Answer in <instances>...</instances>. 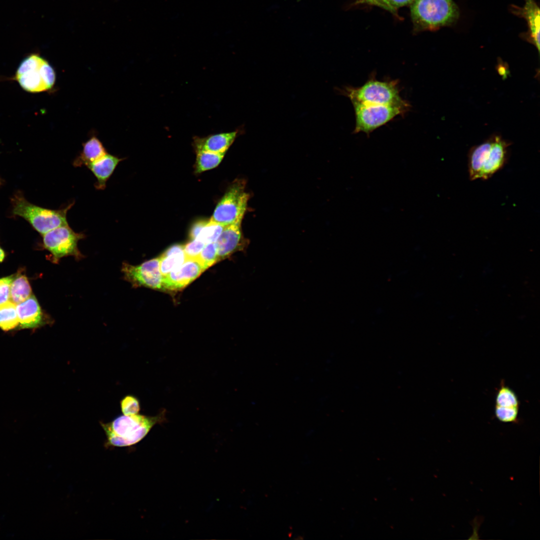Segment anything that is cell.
<instances>
[{
  "label": "cell",
  "mask_w": 540,
  "mask_h": 540,
  "mask_svg": "<svg viewBox=\"0 0 540 540\" xmlns=\"http://www.w3.org/2000/svg\"><path fill=\"white\" fill-rule=\"evenodd\" d=\"M496 404L501 406L519 407L520 402L512 389L502 382L496 394Z\"/></svg>",
  "instance_id": "23"
},
{
  "label": "cell",
  "mask_w": 540,
  "mask_h": 540,
  "mask_svg": "<svg viewBox=\"0 0 540 540\" xmlns=\"http://www.w3.org/2000/svg\"><path fill=\"white\" fill-rule=\"evenodd\" d=\"M362 4L372 5V0H356V4Z\"/></svg>",
  "instance_id": "33"
},
{
  "label": "cell",
  "mask_w": 540,
  "mask_h": 540,
  "mask_svg": "<svg viewBox=\"0 0 540 540\" xmlns=\"http://www.w3.org/2000/svg\"><path fill=\"white\" fill-rule=\"evenodd\" d=\"M120 408L123 414L132 415L138 413L140 406L138 400L132 396H124L120 402Z\"/></svg>",
  "instance_id": "26"
},
{
  "label": "cell",
  "mask_w": 540,
  "mask_h": 540,
  "mask_svg": "<svg viewBox=\"0 0 540 540\" xmlns=\"http://www.w3.org/2000/svg\"><path fill=\"white\" fill-rule=\"evenodd\" d=\"M123 160L107 153L86 166L96 178L95 184L96 189L102 190L105 188L108 180L120 162Z\"/></svg>",
  "instance_id": "16"
},
{
  "label": "cell",
  "mask_w": 540,
  "mask_h": 540,
  "mask_svg": "<svg viewBox=\"0 0 540 540\" xmlns=\"http://www.w3.org/2000/svg\"><path fill=\"white\" fill-rule=\"evenodd\" d=\"M372 5L376 6L386 10L398 16L397 10L390 5L388 0H371Z\"/></svg>",
  "instance_id": "30"
},
{
  "label": "cell",
  "mask_w": 540,
  "mask_h": 540,
  "mask_svg": "<svg viewBox=\"0 0 540 540\" xmlns=\"http://www.w3.org/2000/svg\"><path fill=\"white\" fill-rule=\"evenodd\" d=\"M14 275L0 278V304L8 300L10 298V288Z\"/></svg>",
  "instance_id": "28"
},
{
  "label": "cell",
  "mask_w": 540,
  "mask_h": 540,
  "mask_svg": "<svg viewBox=\"0 0 540 540\" xmlns=\"http://www.w3.org/2000/svg\"><path fill=\"white\" fill-rule=\"evenodd\" d=\"M241 223L226 226L216 242L218 260L244 248L245 240L242 236Z\"/></svg>",
  "instance_id": "14"
},
{
  "label": "cell",
  "mask_w": 540,
  "mask_h": 540,
  "mask_svg": "<svg viewBox=\"0 0 540 540\" xmlns=\"http://www.w3.org/2000/svg\"><path fill=\"white\" fill-rule=\"evenodd\" d=\"M82 146V150L80 156L73 162L76 167L82 166H87L107 154L101 142L96 136L91 138L83 144Z\"/></svg>",
  "instance_id": "17"
},
{
  "label": "cell",
  "mask_w": 540,
  "mask_h": 540,
  "mask_svg": "<svg viewBox=\"0 0 540 540\" xmlns=\"http://www.w3.org/2000/svg\"><path fill=\"white\" fill-rule=\"evenodd\" d=\"M0 184H1V183H0Z\"/></svg>",
  "instance_id": "35"
},
{
  "label": "cell",
  "mask_w": 540,
  "mask_h": 540,
  "mask_svg": "<svg viewBox=\"0 0 540 540\" xmlns=\"http://www.w3.org/2000/svg\"><path fill=\"white\" fill-rule=\"evenodd\" d=\"M6 254L4 251L0 247V262H2L4 260Z\"/></svg>",
  "instance_id": "34"
},
{
  "label": "cell",
  "mask_w": 540,
  "mask_h": 540,
  "mask_svg": "<svg viewBox=\"0 0 540 540\" xmlns=\"http://www.w3.org/2000/svg\"><path fill=\"white\" fill-rule=\"evenodd\" d=\"M18 324L16 304L12 301L0 304V328L8 331L16 328Z\"/></svg>",
  "instance_id": "20"
},
{
  "label": "cell",
  "mask_w": 540,
  "mask_h": 540,
  "mask_svg": "<svg viewBox=\"0 0 540 540\" xmlns=\"http://www.w3.org/2000/svg\"><path fill=\"white\" fill-rule=\"evenodd\" d=\"M12 213L23 218L42 235L58 227L68 225L67 213L74 205L72 203L61 209H48L30 203L20 194L12 198Z\"/></svg>",
  "instance_id": "5"
},
{
  "label": "cell",
  "mask_w": 540,
  "mask_h": 540,
  "mask_svg": "<svg viewBox=\"0 0 540 540\" xmlns=\"http://www.w3.org/2000/svg\"><path fill=\"white\" fill-rule=\"evenodd\" d=\"M16 79L25 90L39 92L53 86L56 74L46 60L34 54L28 56L20 63Z\"/></svg>",
  "instance_id": "6"
},
{
  "label": "cell",
  "mask_w": 540,
  "mask_h": 540,
  "mask_svg": "<svg viewBox=\"0 0 540 540\" xmlns=\"http://www.w3.org/2000/svg\"><path fill=\"white\" fill-rule=\"evenodd\" d=\"M510 144L498 135L492 136L472 148L468 156L471 180H486L502 168L508 160Z\"/></svg>",
  "instance_id": "2"
},
{
  "label": "cell",
  "mask_w": 540,
  "mask_h": 540,
  "mask_svg": "<svg viewBox=\"0 0 540 540\" xmlns=\"http://www.w3.org/2000/svg\"><path fill=\"white\" fill-rule=\"evenodd\" d=\"M16 312L21 328H36L46 323L47 319L34 296L18 304Z\"/></svg>",
  "instance_id": "13"
},
{
  "label": "cell",
  "mask_w": 540,
  "mask_h": 540,
  "mask_svg": "<svg viewBox=\"0 0 540 540\" xmlns=\"http://www.w3.org/2000/svg\"><path fill=\"white\" fill-rule=\"evenodd\" d=\"M522 7L511 6V11L515 15L524 18L528 26V31L524 34V40L533 44L540 52V8L535 0H524Z\"/></svg>",
  "instance_id": "12"
},
{
  "label": "cell",
  "mask_w": 540,
  "mask_h": 540,
  "mask_svg": "<svg viewBox=\"0 0 540 540\" xmlns=\"http://www.w3.org/2000/svg\"><path fill=\"white\" fill-rule=\"evenodd\" d=\"M225 226L210 220L196 238L202 240L205 244L216 242Z\"/></svg>",
  "instance_id": "22"
},
{
  "label": "cell",
  "mask_w": 540,
  "mask_h": 540,
  "mask_svg": "<svg viewBox=\"0 0 540 540\" xmlns=\"http://www.w3.org/2000/svg\"><path fill=\"white\" fill-rule=\"evenodd\" d=\"M519 407H506L496 405V416L503 422H516L518 420Z\"/></svg>",
  "instance_id": "25"
},
{
  "label": "cell",
  "mask_w": 540,
  "mask_h": 540,
  "mask_svg": "<svg viewBox=\"0 0 540 540\" xmlns=\"http://www.w3.org/2000/svg\"><path fill=\"white\" fill-rule=\"evenodd\" d=\"M202 240L196 238L184 246V250L187 259L196 258L205 246Z\"/></svg>",
  "instance_id": "27"
},
{
  "label": "cell",
  "mask_w": 540,
  "mask_h": 540,
  "mask_svg": "<svg viewBox=\"0 0 540 540\" xmlns=\"http://www.w3.org/2000/svg\"><path fill=\"white\" fill-rule=\"evenodd\" d=\"M162 275L166 276L182 265L186 260L184 246L174 244L168 248L159 257Z\"/></svg>",
  "instance_id": "18"
},
{
  "label": "cell",
  "mask_w": 540,
  "mask_h": 540,
  "mask_svg": "<svg viewBox=\"0 0 540 540\" xmlns=\"http://www.w3.org/2000/svg\"><path fill=\"white\" fill-rule=\"evenodd\" d=\"M32 296V288L26 276L19 274L14 277L10 286V298L14 304H18Z\"/></svg>",
  "instance_id": "19"
},
{
  "label": "cell",
  "mask_w": 540,
  "mask_h": 540,
  "mask_svg": "<svg viewBox=\"0 0 540 540\" xmlns=\"http://www.w3.org/2000/svg\"><path fill=\"white\" fill-rule=\"evenodd\" d=\"M239 132L238 130H236L228 132L210 134L203 138L196 136L194 139V146L196 151L206 150L225 154Z\"/></svg>",
  "instance_id": "15"
},
{
  "label": "cell",
  "mask_w": 540,
  "mask_h": 540,
  "mask_svg": "<svg viewBox=\"0 0 540 540\" xmlns=\"http://www.w3.org/2000/svg\"><path fill=\"white\" fill-rule=\"evenodd\" d=\"M410 6L416 33L452 26L460 16L459 8L453 0H414Z\"/></svg>",
  "instance_id": "3"
},
{
  "label": "cell",
  "mask_w": 540,
  "mask_h": 540,
  "mask_svg": "<svg viewBox=\"0 0 540 540\" xmlns=\"http://www.w3.org/2000/svg\"><path fill=\"white\" fill-rule=\"evenodd\" d=\"M244 180H236L216 206L210 220L224 226L242 222L250 196Z\"/></svg>",
  "instance_id": "7"
},
{
  "label": "cell",
  "mask_w": 540,
  "mask_h": 540,
  "mask_svg": "<svg viewBox=\"0 0 540 540\" xmlns=\"http://www.w3.org/2000/svg\"><path fill=\"white\" fill-rule=\"evenodd\" d=\"M342 92L352 104L395 106L409 108V104L400 95L396 80L371 79L359 88H346Z\"/></svg>",
  "instance_id": "4"
},
{
  "label": "cell",
  "mask_w": 540,
  "mask_h": 540,
  "mask_svg": "<svg viewBox=\"0 0 540 540\" xmlns=\"http://www.w3.org/2000/svg\"><path fill=\"white\" fill-rule=\"evenodd\" d=\"M196 172L200 173L212 169L218 165L225 154L206 150H196Z\"/></svg>",
  "instance_id": "21"
},
{
  "label": "cell",
  "mask_w": 540,
  "mask_h": 540,
  "mask_svg": "<svg viewBox=\"0 0 540 540\" xmlns=\"http://www.w3.org/2000/svg\"><path fill=\"white\" fill-rule=\"evenodd\" d=\"M163 415L154 416L140 414L122 415L108 423L100 422L106 440V448L130 447L141 441L156 424L163 419Z\"/></svg>",
  "instance_id": "1"
},
{
  "label": "cell",
  "mask_w": 540,
  "mask_h": 540,
  "mask_svg": "<svg viewBox=\"0 0 540 540\" xmlns=\"http://www.w3.org/2000/svg\"><path fill=\"white\" fill-rule=\"evenodd\" d=\"M208 222V220H200L196 222L192 225L190 232V236L192 240L196 239L198 236Z\"/></svg>",
  "instance_id": "29"
},
{
  "label": "cell",
  "mask_w": 540,
  "mask_h": 540,
  "mask_svg": "<svg viewBox=\"0 0 540 540\" xmlns=\"http://www.w3.org/2000/svg\"><path fill=\"white\" fill-rule=\"evenodd\" d=\"M122 272L124 279L134 287L144 286L162 289V276L160 270L159 257L136 266L124 262Z\"/></svg>",
  "instance_id": "10"
},
{
  "label": "cell",
  "mask_w": 540,
  "mask_h": 540,
  "mask_svg": "<svg viewBox=\"0 0 540 540\" xmlns=\"http://www.w3.org/2000/svg\"><path fill=\"white\" fill-rule=\"evenodd\" d=\"M414 0H388L390 6L396 10L402 6L410 5Z\"/></svg>",
  "instance_id": "31"
},
{
  "label": "cell",
  "mask_w": 540,
  "mask_h": 540,
  "mask_svg": "<svg viewBox=\"0 0 540 540\" xmlns=\"http://www.w3.org/2000/svg\"><path fill=\"white\" fill-rule=\"evenodd\" d=\"M498 71L499 72L500 74L502 76H507L508 72L507 66H505L504 62H502V60H500V63L498 64Z\"/></svg>",
  "instance_id": "32"
},
{
  "label": "cell",
  "mask_w": 540,
  "mask_h": 540,
  "mask_svg": "<svg viewBox=\"0 0 540 540\" xmlns=\"http://www.w3.org/2000/svg\"><path fill=\"white\" fill-rule=\"evenodd\" d=\"M352 105L356 114V126L354 132H363L368 136L396 116L403 114L408 109L395 106L358 104H353Z\"/></svg>",
  "instance_id": "9"
},
{
  "label": "cell",
  "mask_w": 540,
  "mask_h": 540,
  "mask_svg": "<svg viewBox=\"0 0 540 540\" xmlns=\"http://www.w3.org/2000/svg\"><path fill=\"white\" fill-rule=\"evenodd\" d=\"M84 234L74 232L68 224L56 228L43 235L44 248L49 251L55 263L65 256H72L78 260L84 257L78 248V242Z\"/></svg>",
  "instance_id": "8"
},
{
  "label": "cell",
  "mask_w": 540,
  "mask_h": 540,
  "mask_svg": "<svg viewBox=\"0 0 540 540\" xmlns=\"http://www.w3.org/2000/svg\"><path fill=\"white\" fill-rule=\"evenodd\" d=\"M205 270L197 258L187 259L182 265L162 277V289L174 290L182 288Z\"/></svg>",
  "instance_id": "11"
},
{
  "label": "cell",
  "mask_w": 540,
  "mask_h": 540,
  "mask_svg": "<svg viewBox=\"0 0 540 540\" xmlns=\"http://www.w3.org/2000/svg\"><path fill=\"white\" fill-rule=\"evenodd\" d=\"M196 258L200 262L205 270L212 265L218 260L216 242L206 244Z\"/></svg>",
  "instance_id": "24"
}]
</instances>
